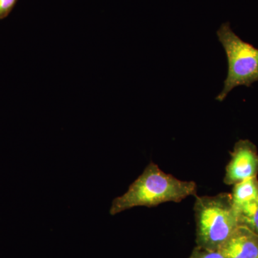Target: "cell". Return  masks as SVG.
Here are the masks:
<instances>
[{
	"label": "cell",
	"mask_w": 258,
	"mask_h": 258,
	"mask_svg": "<svg viewBox=\"0 0 258 258\" xmlns=\"http://www.w3.org/2000/svg\"><path fill=\"white\" fill-rule=\"evenodd\" d=\"M189 258H225L219 250L202 248L197 246Z\"/></svg>",
	"instance_id": "obj_8"
},
{
	"label": "cell",
	"mask_w": 258,
	"mask_h": 258,
	"mask_svg": "<svg viewBox=\"0 0 258 258\" xmlns=\"http://www.w3.org/2000/svg\"><path fill=\"white\" fill-rule=\"evenodd\" d=\"M234 208L239 225L247 227L258 235V200Z\"/></svg>",
	"instance_id": "obj_7"
},
{
	"label": "cell",
	"mask_w": 258,
	"mask_h": 258,
	"mask_svg": "<svg viewBox=\"0 0 258 258\" xmlns=\"http://www.w3.org/2000/svg\"><path fill=\"white\" fill-rule=\"evenodd\" d=\"M17 0H0V19L9 14Z\"/></svg>",
	"instance_id": "obj_9"
},
{
	"label": "cell",
	"mask_w": 258,
	"mask_h": 258,
	"mask_svg": "<svg viewBox=\"0 0 258 258\" xmlns=\"http://www.w3.org/2000/svg\"><path fill=\"white\" fill-rule=\"evenodd\" d=\"M231 196L234 207L258 200L257 177L250 178L234 184Z\"/></svg>",
	"instance_id": "obj_6"
},
{
	"label": "cell",
	"mask_w": 258,
	"mask_h": 258,
	"mask_svg": "<svg viewBox=\"0 0 258 258\" xmlns=\"http://www.w3.org/2000/svg\"><path fill=\"white\" fill-rule=\"evenodd\" d=\"M218 250L225 258H258V235L239 226Z\"/></svg>",
	"instance_id": "obj_5"
},
{
	"label": "cell",
	"mask_w": 258,
	"mask_h": 258,
	"mask_svg": "<svg viewBox=\"0 0 258 258\" xmlns=\"http://www.w3.org/2000/svg\"><path fill=\"white\" fill-rule=\"evenodd\" d=\"M197 191L195 181L177 179L151 162L128 191L113 200L109 213L115 215L135 207L152 208L163 203H178L188 197H196Z\"/></svg>",
	"instance_id": "obj_1"
},
{
	"label": "cell",
	"mask_w": 258,
	"mask_h": 258,
	"mask_svg": "<svg viewBox=\"0 0 258 258\" xmlns=\"http://www.w3.org/2000/svg\"><path fill=\"white\" fill-rule=\"evenodd\" d=\"M217 35L225 50L228 64L223 89L216 97L217 101L222 102L237 86L250 87L257 82L258 48L236 35L230 23L222 24Z\"/></svg>",
	"instance_id": "obj_3"
},
{
	"label": "cell",
	"mask_w": 258,
	"mask_h": 258,
	"mask_svg": "<svg viewBox=\"0 0 258 258\" xmlns=\"http://www.w3.org/2000/svg\"><path fill=\"white\" fill-rule=\"evenodd\" d=\"M223 181L234 185L245 179L257 177L258 152L255 144L248 139H240L230 152Z\"/></svg>",
	"instance_id": "obj_4"
},
{
	"label": "cell",
	"mask_w": 258,
	"mask_h": 258,
	"mask_svg": "<svg viewBox=\"0 0 258 258\" xmlns=\"http://www.w3.org/2000/svg\"><path fill=\"white\" fill-rule=\"evenodd\" d=\"M194 211L197 246L202 248L218 250L240 226L230 193L197 195Z\"/></svg>",
	"instance_id": "obj_2"
}]
</instances>
